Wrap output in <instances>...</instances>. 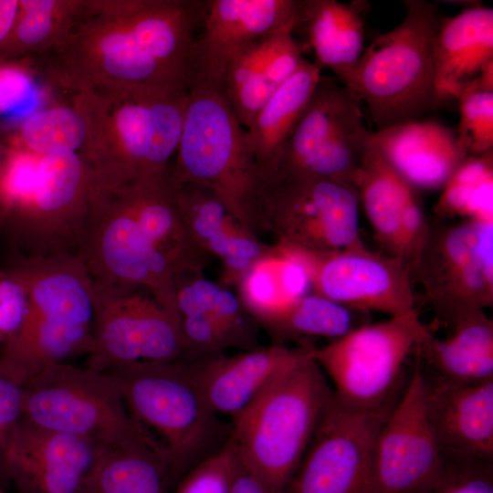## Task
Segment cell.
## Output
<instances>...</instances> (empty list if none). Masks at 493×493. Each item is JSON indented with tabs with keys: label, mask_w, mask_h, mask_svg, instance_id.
I'll return each instance as SVG.
<instances>
[{
	"label": "cell",
	"mask_w": 493,
	"mask_h": 493,
	"mask_svg": "<svg viewBox=\"0 0 493 493\" xmlns=\"http://www.w3.org/2000/svg\"><path fill=\"white\" fill-rule=\"evenodd\" d=\"M208 0H86L67 38L37 57L42 79L87 87L186 84Z\"/></svg>",
	"instance_id": "cell-1"
},
{
	"label": "cell",
	"mask_w": 493,
	"mask_h": 493,
	"mask_svg": "<svg viewBox=\"0 0 493 493\" xmlns=\"http://www.w3.org/2000/svg\"><path fill=\"white\" fill-rule=\"evenodd\" d=\"M91 171L79 152L38 156L7 146L3 224L25 257L76 254L89 210Z\"/></svg>",
	"instance_id": "cell-2"
},
{
	"label": "cell",
	"mask_w": 493,
	"mask_h": 493,
	"mask_svg": "<svg viewBox=\"0 0 493 493\" xmlns=\"http://www.w3.org/2000/svg\"><path fill=\"white\" fill-rule=\"evenodd\" d=\"M166 86L87 87L69 93L85 126L79 153L95 184L119 189L170 169L173 157L162 129Z\"/></svg>",
	"instance_id": "cell-3"
},
{
	"label": "cell",
	"mask_w": 493,
	"mask_h": 493,
	"mask_svg": "<svg viewBox=\"0 0 493 493\" xmlns=\"http://www.w3.org/2000/svg\"><path fill=\"white\" fill-rule=\"evenodd\" d=\"M332 396L311 353L276 377L234 417L229 439L243 467L274 492L282 493Z\"/></svg>",
	"instance_id": "cell-4"
},
{
	"label": "cell",
	"mask_w": 493,
	"mask_h": 493,
	"mask_svg": "<svg viewBox=\"0 0 493 493\" xmlns=\"http://www.w3.org/2000/svg\"><path fill=\"white\" fill-rule=\"evenodd\" d=\"M184 129L171 165L175 184L213 190L247 230L261 228L260 209L267 178L251 156L239 123L221 93L190 87Z\"/></svg>",
	"instance_id": "cell-5"
},
{
	"label": "cell",
	"mask_w": 493,
	"mask_h": 493,
	"mask_svg": "<svg viewBox=\"0 0 493 493\" xmlns=\"http://www.w3.org/2000/svg\"><path fill=\"white\" fill-rule=\"evenodd\" d=\"M405 16L362 53L351 88L381 130L418 120L440 103L435 42L441 16L435 4L404 0Z\"/></svg>",
	"instance_id": "cell-6"
},
{
	"label": "cell",
	"mask_w": 493,
	"mask_h": 493,
	"mask_svg": "<svg viewBox=\"0 0 493 493\" xmlns=\"http://www.w3.org/2000/svg\"><path fill=\"white\" fill-rule=\"evenodd\" d=\"M103 372L115 382L132 419L164 455L173 479L205 458L215 414L200 393L191 363L138 362Z\"/></svg>",
	"instance_id": "cell-7"
},
{
	"label": "cell",
	"mask_w": 493,
	"mask_h": 493,
	"mask_svg": "<svg viewBox=\"0 0 493 493\" xmlns=\"http://www.w3.org/2000/svg\"><path fill=\"white\" fill-rule=\"evenodd\" d=\"M22 411L37 425L102 449L154 445L131 416L112 378L88 367L67 362L43 367L23 383Z\"/></svg>",
	"instance_id": "cell-8"
},
{
	"label": "cell",
	"mask_w": 493,
	"mask_h": 493,
	"mask_svg": "<svg viewBox=\"0 0 493 493\" xmlns=\"http://www.w3.org/2000/svg\"><path fill=\"white\" fill-rule=\"evenodd\" d=\"M435 333L415 309L364 325L321 347L311 357L348 407L371 411L395 404L404 388V365L417 345Z\"/></svg>",
	"instance_id": "cell-9"
},
{
	"label": "cell",
	"mask_w": 493,
	"mask_h": 493,
	"mask_svg": "<svg viewBox=\"0 0 493 493\" xmlns=\"http://www.w3.org/2000/svg\"><path fill=\"white\" fill-rule=\"evenodd\" d=\"M434 312L429 325L449 333L459 322L493 305V222L428 220L411 271Z\"/></svg>",
	"instance_id": "cell-10"
},
{
	"label": "cell",
	"mask_w": 493,
	"mask_h": 493,
	"mask_svg": "<svg viewBox=\"0 0 493 493\" xmlns=\"http://www.w3.org/2000/svg\"><path fill=\"white\" fill-rule=\"evenodd\" d=\"M76 254L92 282L145 288L180 323L174 271L147 241L121 194L92 179L89 215Z\"/></svg>",
	"instance_id": "cell-11"
},
{
	"label": "cell",
	"mask_w": 493,
	"mask_h": 493,
	"mask_svg": "<svg viewBox=\"0 0 493 493\" xmlns=\"http://www.w3.org/2000/svg\"><path fill=\"white\" fill-rule=\"evenodd\" d=\"M355 190L328 180L275 174L267 181L261 227L281 248L324 255L363 246Z\"/></svg>",
	"instance_id": "cell-12"
},
{
	"label": "cell",
	"mask_w": 493,
	"mask_h": 493,
	"mask_svg": "<svg viewBox=\"0 0 493 493\" xmlns=\"http://www.w3.org/2000/svg\"><path fill=\"white\" fill-rule=\"evenodd\" d=\"M92 282V281H91ZM94 349L88 368L106 372L138 362L185 356L180 324L140 287L92 282Z\"/></svg>",
	"instance_id": "cell-13"
},
{
	"label": "cell",
	"mask_w": 493,
	"mask_h": 493,
	"mask_svg": "<svg viewBox=\"0 0 493 493\" xmlns=\"http://www.w3.org/2000/svg\"><path fill=\"white\" fill-rule=\"evenodd\" d=\"M396 403L364 411L332 396L282 493H370L375 441Z\"/></svg>",
	"instance_id": "cell-14"
},
{
	"label": "cell",
	"mask_w": 493,
	"mask_h": 493,
	"mask_svg": "<svg viewBox=\"0 0 493 493\" xmlns=\"http://www.w3.org/2000/svg\"><path fill=\"white\" fill-rule=\"evenodd\" d=\"M442 470V452L428 424L417 361L374 446L370 493H426Z\"/></svg>",
	"instance_id": "cell-15"
},
{
	"label": "cell",
	"mask_w": 493,
	"mask_h": 493,
	"mask_svg": "<svg viewBox=\"0 0 493 493\" xmlns=\"http://www.w3.org/2000/svg\"><path fill=\"white\" fill-rule=\"evenodd\" d=\"M288 251L305 266L313 294L390 317L416 309L411 270L399 257L372 252L365 245L324 255Z\"/></svg>",
	"instance_id": "cell-16"
},
{
	"label": "cell",
	"mask_w": 493,
	"mask_h": 493,
	"mask_svg": "<svg viewBox=\"0 0 493 493\" xmlns=\"http://www.w3.org/2000/svg\"><path fill=\"white\" fill-rule=\"evenodd\" d=\"M299 0H208L190 51L187 88L218 90L231 60L253 41L294 30Z\"/></svg>",
	"instance_id": "cell-17"
},
{
	"label": "cell",
	"mask_w": 493,
	"mask_h": 493,
	"mask_svg": "<svg viewBox=\"0 0 493 493\" xmlns=\"http://www.w3.org/2000/svg\"><path fill=\"white\" fill-rule=\"evenodd\" d=\"M102 448L22 416L6 459V476L20 493H85Z\"/></svg>",
	"instance_id": "cell-18"
},
{
	"label": "cell",
	"mask_w": 493,
	"mask_h": 493,
	"mask_svg": "<svg viewBox=\"0 0 493 493\" xmlns=\"http://www.w3.org/2000/svg\"><path fill=\"white\" fill-rule=\"evenodd\" d=\"M428 424L441 451L493 461V378L454 383L425 369Z\"/></svg>",
	"instance_id": "cell-19"
},
{
	"label": "cell",
	"mask_w": 493,
	"mask_h": 493,
	"mask_svg": "<svg viewBox=\"0 0 493 493\" xmlns=\"http://www.w3.org/2000/svg\"><path fill=\"white\" fill-rule=\"evenodd\" d=\"M366 145L414 190L442 189L467 157L456 132L431 120L369 131Z\"/></svg>",
	"instance_id": "cell-20"
},
{
	"label": "cell",
	"mask_w": 493,
	"mask_h": 493,
	"mask_svg": "<svg viewBox=\"0 0 493 493\" xmlns=\"http://www.w3.org/2000/svg\"><path fill=\"white\" fill-rule=\"evenodd\" d=\"M312 346L288 348L274 344L236 356L191 363V367L208 409L215 414L235 417L276 377L309 357Z\"/></svg>",
	"instance_id": "cell-21"
},
{
	"label": "cell",
	"mask_w": 493,
	"mask_h": 493,
	"mask_svg": "<svg viewBox=\"0 0 493 493\" xmlns=\"http://www.w3.org/2000/svg\"><path fill=\"white\" fill-rule=\"evenodd\" d=\"M303 59L293 32L282 31L253 41L231 60L218 91L245 130Z\"/></svg>",
	"instance_id": "cell-22"
},
{
	"label": "cell",
	"mask_w": 493,
	"mask_h": 493,
	"mask_svg": "<svg viewBox=\"0 0 493 493\" xmlns=\"http://www.w3.org/2000/svg\"><path fill=\"white\" fill-rule=\"evenodd\" d=\"M176 203L183 224L203 252L218 256L230 278H240L257 261L271 253L256 235L244 227L223 200L201 184H175Z\"/></svg>",
	"instance_id": "cell-23"
},
{
	"label": "cell",
	"mask_w": 493,
	"mask_h": 493,
	"mask_svg": "<svg viewBox=\"0 0 493 493\" xmlns=\"http://www.w3.org/2000/svg\"><path fill=\"white\" fill-rule=\"evenodd\" d=\"M10 268L26 288L27 314L91 325L92 282L77 254L19 255Z\"/></svg>",
	"instance_id": "cell-24"
},
{
	"label": "cell",
	"mask_w": 493,
	"mask_h": 493,
	"mask_svg": "<svg viewBox=\"0 0 493 493\" xmlns=\"http://www.w3.org/2000/svg\"><path fill=\"white\" fill-rule=\"evenodd\" d=\"M113 190L121 194L145 238L168 262L174 276L184 270H201L203 252L181 219L170 169Z\"/></svg>",
	"instance_id": "cell-25"
},
{
	"label": "cell",
	"mask_w": 493,
	"mask_h": 493,
	"mask_svg": "<svg viewBox=\"0 0 493 493\" xmlns=\"http://www.w3.org/2000/svg\"><path fill=\"white\" fill-rule=\"evenodd\" d=\"M434 58L439 103L458 100L493 62V9L476 5L454 16H442Z\"/></svg>",
	"instance_id": "cell-26"
},
{
	"label": "cell",
	"mask_w": 493,
	"mask_h": 493,
	"mask_svg": "<svg viewBox=\"0 0 493 493\" xmlns=\"http://www.w3.org/2000/svg\"><path fill=\"white\" fill-rule=\"evenodd\" d=\"M367 6L361 0H299L294 30L303 31L320 68L330 69L350 89L363 53Z\"/></svg>",
	"instance_id": "cell-27"
},
{
	"label": "cell",
	"mask_w": 493,
	"mask_h": 493,
	"mask_svg": "<svg viewBox=\"0 0 493 493\" xmlns=\"http://www.w3.org/2000/svg\"><path fill=\"white\" fill-rule=\"evenodd\" d=\"M359 102L355 93L344 84L321 76L286 145L275 174L298 172L341 135L365 127Z\"/></svg>",
	"instance_id": "cell-28"
},
{
	"label": "cell",
	"mask_w": 493,
	"mask_h": 493,
	"mask_svg": "<svg viewBox=\"0 0 493 493\" xmlns=\"http://www.w3.org/2000/svg\"><path fill=\"white\" fill-rule=\"evenodd\" d=\"M321 70L316 62L303 59L246 129L247 149L266 178L277 172L286 145L321 78Z\"/></svg>",
	"instance_id": "cell-29"
},
{
	"label": "cell",
	"mask_w": 493,
	"mask_h": 493,
	"mask_svg": "<svg viewBox=\"0 0 493 493\" xmlns=\"http://www.w3.org/2000/svg\"><path fill=\"white\" fill-rule=\"evenodd\" d=\"M413 355L441 379L475 383L493 378V320L485 310L459 322L446 339L435 333L423 340Z\"/></svg>",
	"instance_id": "cell-30"
},
{
	"label": "cell",
	"mask_w": 493,
	"mask_h": 493,
	"mask_svg": "<svg viewBox=\"0 0 493 493\" xmlns=\"http://www.w3.org/2000/svg\"><path fill=\"white\" fill-rule=\"evenodd\" d=\"M94 349L91 325L26 314L18 332L2 346L0 363L23 383L43 367Z\"/></svg>",
	"instance_id": "cell-31"
},
{
	"label": "cell",
	"mask_w": 493,
	"mask_h": 493,
	"mask_svg": "<svg viewBox=\"0 0 493 493\" xmlns=\"http://www.w3.org/2000/svg\"><path fill=\"white\" fill-rule=\"evenodd\" d=\"M173 480L167 459L154 445L104 448L88 477L85 493H169Z\"/></svg>",
	"instance_id": "cell-32"
},
{
	"label": "cell",
	"mask_w": 493,
	"mask_h": 493,
	"mask_svg": "<svg viewBox=\"0 0 493 493\" xmlns=\"http://www.w3.org/2000/svg\"><path fill=\"white\" fill-rule=\"evenodd\" d=\"M355 188L384 254L399 257L403 212L416 190L367 145Z\"/></svg>",
	"instance_id": "cell-33"
},
{
	"label": "cell",
	"mask_w": 493,
	"mask_h": 493,
	"mask_svg": "<svg viewBox=\"0 0 493 493\" xmlns=\"http://www.w3.org/2000/svg\"><path fill=\"white\" fill-rule=\"evenodd\" d=\"M370 311L334 302L312 294L299 298L259 322L275 336L292 340L299 347L309 346L308 339L325 338L336 341L371 323Z\"/></svg>",
	"instance_id": "cell-34"
},
{
	"label": "cell",
	"mask_w": 493,
	"mask_h": 493,
	"mask_svg": "<svg viewBox=\"0 0 493 493\" xmlns=\"http://www.w3.org/2000/svg\"><path fill=\"white\" fill-rule=\"evenodd\" d=\"M86 0H19L0 58L40 57L61 44L83 12Z\"/></svg>",
	"instance_id": "cell-35"
},
{
	"label": "cell",
	"mask_w": 493,
	"mask_h": 493,
	"mask_svg": "<svg viewBox=\"0 0 493 493\" xmlns=\"http://www.w3.org/2000/svg\"><path fill=\"white\" fill-rule=\"evenodd\" d=\"M239 282L242 304L256 321L308 295L311 289L301 261L278 246L256 262Z\"/></svg>",
	"instance_id": "cell-36"
},
{
	"label": "cell",
	"mask_w": 493,
	"mask_h": 493,
	"mask_svg": "<svg viewBox=\"0 0 493 493\" xmlns=\"http://www.w3.org/2000/svg\"><path fill=\"white\" fill-rule=\"evenodd\" d=\"M84 139V121L69 101L42 106L26 115L5 144L43 156L63 152H80Z\"/></svg>",
	"instance_id": "cell-37"
},
{
	"label": "cell",
	"mask_w": 493,
	"mask_h": 493,
	"mask_svg": "<svg viewBox=\"0 0 493 493\" xmlns=\"http://www.w3.org/2000/svg\"><path fill=\"white\" fill-rule=\"evenodd\" d=\"M434 212L442 219L493 222V151L462 161L443 186Z\"/></svg>",
	"instance_id": "cell-38"
},
{
	"label": "cell",
	"mask_w": 493,
	"mask_h": 493,
	"mask_svg": "<svg viewBox=\"0 0 493 493\" xmlns=\"http://www.w3.org/2000/svg\"><path fill=\"white\" fill-rule=\"evenodd\" d=\"M458 101L456 136L463 153L478 156L493 151V90L467 87Z\"/></svg>",
	"instance_id": "cell-39"
},
{
	"label": "cell",
	"mask_w": 493,
	"mask_h": 493,
	"mask_svg": "<svg viewBox=\"0 0 493 493\" xmlns=\"http://www.w3.org/2000/svg\"><path fill=\"white\" fill-rule=\"evenodd\" d=\"M442 452V470L426 493H493V461Z\"/></svg>",
	"instance_id": "cell-40"
},
{
	"label": "cell",
	"mask_w": 493,
	"mask_h": 493,
	"mask_svg": "<svg viewBox=\"0 0 493 493\" xmlns=\"http://www.w3.org/2000/svg\"><path fill=\"white\" fill-rule=\"evenodd\" d=\"M238 466L236 447L229 439L221 449L193 467L175 493H230Z\"/></svg>",
	"instance_id": "cell-41"
},
{
	"label": "cell",
	"mask_w": 493,
	"mask_h": 493,
	"mask_svg": "<svg viewBox=\"0 0 493 493\" xmlns=\"http://www.w3.org/2000/svg\"><path fill=\"white\" fill-rule=\"evenodd\" d=\"M40 79L37 57L0 58V117L27 102Z\"/></svg>",
	"instance_id": "cell-42"
},
{
	"label": "cell",
	"mask_w": 493,
	"mask_h": 493,
	"mask_svg": "<svg viewBox=\"0 0 493 493\" xmlns=\"http://www.w3.org/2000/svg\"><path fill=\"white\" fill-rule=\"evenodd\" d=\"M23 383L0 363V484L8 482L6 459L23 416Z\"/></svg>",
	"instance_id": "cell-43"
},
{
	"label": "cell",
	"mask_w": 493,
	"mask_h": 493,
	"mask_svg": "<svg viewBox=\"0 0 493 493\" xmlns=\"http://www.w3.org/2000/svg\"><path fill=\"white\" fill-rule=\"evenodd\" d=\"M28 311V298L20 278L10 268H0V345L22 327Z\"/></svg>",
	"instance_id": "cell-44"
},
{
	"label": "cell",
	"mask_w": 493,
	"mask_h": 493,
	"mask_svg": "<svg viewBox=\"0 0 493 493\" xmlns=\"http://www.w3.org/2000/svg\"><path fill=\"white\" fill-rule=\"evenodd\" d=\"M230 493H276L249 473L239 462Z\"/></svg>",
	"instance_id": "cell-45"
},
{
	"label": "cell",
	"mask_w": 493,
	"mask_h": 493,
	"mask_svg": "<svg viewBox=\"0 0 493 493\" xmlns=\"http://www.w3.org/2000/svg\"><path fill=\"white\" fill-rule=\"evenodd\" d=\"M18 7L19 0H0V46L13 26Z\"/></svg>",
	"instance_id": "cell-46"
},
{
	"label": "cell",
	"mask_w": 493,
	"mask_h": 493,
	"mask_svg": "<svg viewBox=\"0 0 493 493\" xmlns=\"http://www.w3.org/2000/svg\"><path fill=\"white\" fill-rule=\"evenodd\" d=\"M6 153H7V145L5 143L0 142V182L3 174V170L6 159ZM3 224V218H2V211H1V205H0V231L2 228Z\"/></svg>",
	"instance_id": "cell-47"
},
{
	"label": "cell",
	"mask_w": 493,
	"mask_h": 493,
	"mask_svg": "<svg viewBox=\"0 0 493 493\" xmlns=\"http://www.w3.org/2000/svg\"><path fill=\"white\" fill-rule=\"evenodd\" d=\"M0 493H7L5 488L0 484Z\"/></svg>",
	"instance_id": "cell-48"
}]
</instances>
